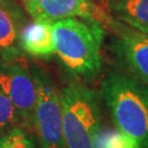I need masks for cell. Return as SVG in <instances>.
Here are the masks:
<instances>
[{"mask_svg": "<svg viewBox=\"0 0 148 148\" xmlns=\"http://www.w3.org/2000/svg\"><path fill=\"white\" fill-rule=\"evenodd\" d=\"M104 30L98 21L67 18L53 23L55 54L71 74L93 78L101 69Z\"/></svg>", "mask_w": 148, "mask_h": 148, "instance_id": "cell-1", "label": "cell"}, {"mask_svg": "<svg viewBox=\"0 0 148 148\" xmlns=\"http://www.w3.org/2000/svg\"><path fill=\"white\" fill-rule=\"evenodd\" d=\"M95 148H144L136 139L123 132L115 130H106L100 132Z\"/></svg>", "mask_w": 148, "mask_h": 148, "instance_id": "cell-11", "label": "cell"}, {"mask_svg": "<svg viewBox=\"0 0 148 148\" xmlns=\"http://www.w3.org/2000/svg\"><path fill=\"white\" fill-rule=\"evenodd\" d=\"M21 121L20 115L8 95L0 89V134L5 135L16 128V124Z\"/></svg>", "mask_w": 148, "mask_h": 148, "instance_id": "cell-12", "label": "cell"}, {"mask_svg": "<svg viewBox=\"0 0 148 148\" xmlns=\"http://www.w3.org/2000/svg\"><path fill=\"white\" fill-rule=\"evenodd\" d=\"M33 20L57 21L67 18H81L111 25L112 19L95 5L92 0H22Z\"/></svg>", "mask_w": 148, "mask_h": 148, "instance_id": "cell-6", "label": "cell"}, {"mask_svg": "<svg viewBox=\"0 0 148 148\" xmlns=\"http://www.w3.org/2000/svg\"><path fill=\"white\" fill-rule=\"evenodd\" d=\"M108 7L114 20L148 34V0H109Z\"/></svg>", "mask_w": 148, "mask_h": 148, "instance_id": "cell-9", "label": "cell"}, {"mask_svg": "<svg viewBox=\"0 0 148 148\" xmlns=\"http://www.w3.org/2000/svg\"><path fill=\"white\" fill-rule=\"evenodd\" d=\"M0 89L8 95L22 122L33 123L36 88L32 73L18 57L0 62Z\"/></svg>", "mask_w": 148, "mask_h": 148, "instance_id": "cell-5", "label": "cell"}, {"mask_svg": "<svg viewBox=\"0 0 148 148\" xmlns=\"http://www.w3.org/2000/svg\"><path fill=\"white\" fill-rule=\"evenodd\" d=\"M0 148H33V144L25 133L16 127L5 135H1Z\"/></svg>", "mask_w": 148, "mask_h": 148, "instance_id": "cell-13", "label": "cell"}, {"mask_svg": "<svg viewBox=\"0 0 148 148\" xmlns=\"http://www.w3.org/2000/svg\"><path fill=\"white\" fill-rule=\"evenodd\" d=\"M102 97L119 131L148 148V87L126 74L113 71L102 81Z\"/></svg>", "mask_w": 148, "mask_h": 148, "instance_id": "cell-2", "label": "cell"}, {"mask_svg": "<svg viewBox=\"0 0 148 148\" xmlns=\"http://www.w3.org/2000/svg\"><path fill=\"white\" fill-rule=\"evenodd\" d=\"M53 21L33 20L19 31V47L37 58H51L55 55L53 43Z\"/></svg>", "mask_w": 148, "mask_h": 148, "instance_id": "cell-8", "label": "cell"}, {"mask_svg": "<svg viewBox=\"0 0 148 148\" xmlns=\"http://www.w3.org/2000/svg\"><path fill=\"white\" fill-rule=\"evenodd\" d=\"M32 76L36 88L33 124L41 148H65L59 92L42 69L35 68Z\"/></svg>", "mask_w": 148, "mask_h": 148, "instance_id": "cell-4", "label": "cell"}, {"mask_svg": "<svg viewBox=\"0 0 148 148\" xmlns=\"http://www.w3.org/2000/svg\"><path fill=\"white\" fill-rule=\"evenodd\" d=\"M112 49L122 65L148 86V34L137 30L121 31L112 42Z\"/></svg>", "mask_w": 148, "mask_h": 148, "instance_id": "cell-7", "label": "cell"}, {"mask_svg": "<svg viewBox=\"0 0 148 148\" xmlns=\"http://www.w3.org/2000/svg\"><path fill=\"white\" fill-rule=\"evenodd\" d=\"M65 148H95L101 132L99 93L78 81L59 92Z\"/></svg>", "mask_w": 148, "mask_h": 148, "instance_id": "cell-3", "label": "cell"}, {"mask_svg": "<svg viewBox=\"0 0 148 148\" xmlns=\"http://www.w3.org/2000/svg\"><path fill=\"white\" fill-rule=\"evenodd\" d=\"M7 0H0V5H3Z\"/></svg>", "mask_w": 148, "mask_h": 148, "instance_id": "cell-14", "label": "cell"}, {"mask_svg": "<svg viewBox=\"0 0 148 148\" xmlns=\"http://www.w3.org/2000/svg\"><path fill=\"white\" fill-rule=\"evenodd\" d=\"M19 29L13 16L0 5V53L5 59L20 56Z\"/></svg>", "mask_w": 148, "mask_h": 148, "instance_id": "cell-10", "label": "cell"}]
</instances>
